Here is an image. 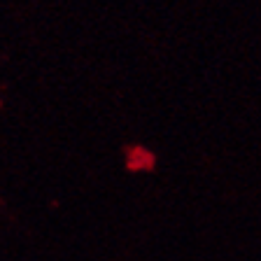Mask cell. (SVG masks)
<instances>
[{
    "instance_id": "cell-1",
    "label": "cell",
    "mask_w": 261,
    "mask_h": 261,
    "mask_svg": "<svg viewBox=\"0 0 261 261\" xmlns=\"http://www.w3.org/2000/svg\"><path fill=\"white\" fill-rule=\"evenodd\" d=\"M121 154H124V168L126 173L138 175V173H154L159 166V156L154 149H149L147 145L140 142H128V145L121 147Z\"/></svg>"
}]
</instances>
